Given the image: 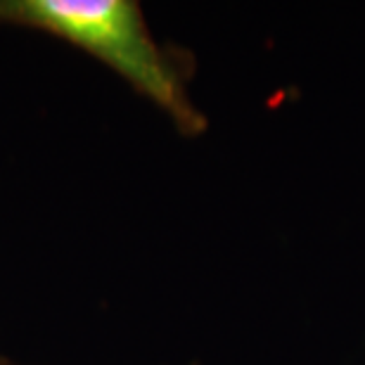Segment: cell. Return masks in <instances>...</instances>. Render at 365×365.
<instances>
[{
  "label": "cell",
  "instance_id": "obj_1",
  "mask_svg": "<svg viewBox=\"0 0 365 365\" xmlns=\"http://www.w3.org/2000/svg\"><path fill=\"white\" fill-rule=\"evenodd\" d=\"M0 26L41 31L83 50L162 109L182 135L207 130V116L187 93L185 64L155 41L135 0H0Z\"/></svg>",
  "mask_w": 365,
  "mask_h": 365
},
{
  "label": "cell",
  "instance_id": "obj_2",
  "mask_svg": "<svg viewBox=\"0 0 365 365\" xmlns=\"http://www.w3.org/2000/svg\"><path fill=\"white\" fill-rule=\"evenodd\" d=\"M0 365H17V363L10 361V359H5V356H0Z\"/></svg>",
  "mask_w": 365,
  "mask_h": 365
}]
</instances>
